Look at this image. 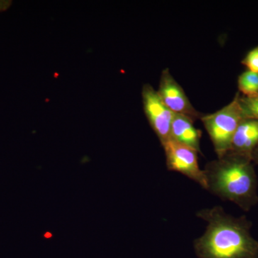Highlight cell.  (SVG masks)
Wrapping results in <instances>:
<instances>
[{"label": "cell", "mask_w": 258, "mask_h": 258, "mask_svg": "<svg viewBox=\"0 0 258 258\" xmlns=\"http://www.w3.org/2000/svg\"><path fill=\"white\" fill-rule=\"evenodd\" d=\"M196 216L208 224L194 241L198 258H258V240L247 217L232 216L220 206L199 210Z\"/></svg>", "instance_id": "obj_1"}, {"label": "cell", "mask_w": 258, "mask_h": 258, "mask_svg": "<svg viewBox=\"0 0 258 258\" xmlns=\"http://www.w3.org/2000/svg\"><path fill=\"white\" fill-rule=\"evenodd\" d=\"M206 190L244 212L258 203L257 179L250 156L228 151L206 164Z\"/></svg>", "instance_id": "obj_2"}, {"label": "cell", "mask_w": 258, "mask_h": 258, "mask_svg": "<svg viewBox=\"0 0 258 258\" xmlns=\"http://www.w3.org/2000/svg\"><path fill=\"white\" fill-rule=\"evenodd\" d=\"M243 118L239 93L221 109L201 117L200 119L211 139L217 157L230 150L236 131Z\"/></svg>", "instance_id": "obj_3"}, {"label": "cell", "mask_w": 258, "mask_h": 258, "mask_svg": "<svg viewBox=\"0 0 258 258\" xmlns=\"http://www.w3.org/2000/svg\"><path fill=\"white\" fill-rule=\"evenodd\" d=\"M161 146L165 152L166 167L169 171L183 174L206 189L205 174L199 166L196 151L171 139Z\"/></svg>", "instance_id": "obj_4"}, {"label": "cell", "mask_w": 258, "mask_h": 258, "mask_svg": "<svg viewBox=\"0 0 258 258\" xmlns=\"http://www.w3.org/2000/svg\"><path fill=\"white\" fill-rule=\"evenodd\" d=\"M144 113L161 144L170 139L171 126L174 113L163 103L150 84L144 85L142 91Z\"/></svg>", "instance_id": "obj_5"}, {"label": "cell", "mask_w": 258, "mask_h": 258, "mask_svg": "<svg viewBox=\"0 0 258 258\" xmlns=\"http://www.w3.org/2000/svg\"><path fill=\"white\" fill-rule=\"evenodd\" d=\"M157 92L164 105L175 114L184 115L194 122L203 116L194 108L184 89L176 82L169 69L161 72Z\"/></svg>", "instance_id": "obj_6"}, {"label": "cell", "mask_w": 258, "mask_h": 258, "mask_svg": "<svg viewBox=\"0 0 258 258\" xmlns=\"http://www.w3.org/2000/svg\"><path fill=\"white\" fill-rule=\"evenodd\" d=\"M194 123L195 122L187 117L174 113L171 126L170 139L191 148L198 153H201L202 132L195 126Z\"/></svg>", "instance_id": "obj_7"}, {"label": "cell", "mask_w": 258, "mask_h": 258, "mask_svg": "<svg viewBox=\"0 0 258 258\" xmlns=\"http://www.w3.org/2000/svg\"><path fill=\"white\" fill-rule=\"evenodd\" d=\"M258 145V120L243 118L237 127L231 151L250 156Z\"/></svg>", "instance_id": "obj_8"}, {"label": "cell", "mask_w": 258, "mask_h": 258, "mask_svg": "<svg viewBox=\"0 0 258 258\" xmlns=\"http://www.w3.org/2000/svg\"><path fill=\"white\" fill-rule=\"evenodd\" d=\"M238 88L244 96L258 94V74L247 71L241 74L238 79Z\"/></svg>", "instance_id": "obj_9"}, {"label": "cell", "mask_w": 258, "mask_h": 258, "mask_svg": "<svg viewBox=\"0 0 258 258\" xmlns=\"http://www.w3.org/2000/svg\"><path fill=\"white\" fill-rule=\"evenodd\" d=\"M239 103L244 118L258 120V94L252 96H240Z\"/></svg>", "instance_id": "obj_10"}, {"label": "cell", "mask_w": 258, "mask_h": 258, "mask_svg": "<svg viewBox=\"0 0 258 258\" xmlns=\"http://www.w3.org/2000/svg\"><path fill=\"white\" fill-rule=\"evenodd\" d=\"M242 63L247 68V71L258 74V46L249 51Z\"/></svg>", "instance_id": "obj_11"}, {"label": "cell", "mask_w": 258, "mask_h": 258, "mask_svg": "<svg viewBox=\"0 0 258 258\" xmlns=\"http://www.w3.org/2000/svg\"><path fill=\"white\" fill-rule=\"evenodd\" d=\"M11 5V2L9 1H0V13L8 10Z\"/></svg>", "instance_id": "obj_12"}, {"label": "cell", "mask_w": 258, "mask_h": 258, "mask_svg": "<svg viewBox=\"0 0 258 258\" xmlns=\"http://www.w3.org/2000/svg\"><path fill=\"white\" fill-rule=\"evenodd\" d=\"M251 159L252 161L257 164L258 165V145L255 147V149L252 151V154H251Z\"/></svg>", "instance_id": "obj_13"}]
</instances>
